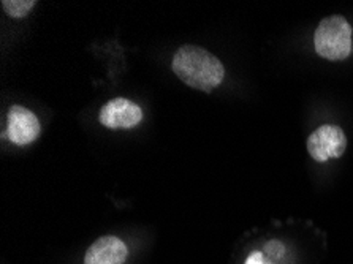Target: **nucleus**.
<instances>
[{
    "label": "nucleus",
    "instance_id": "3",
    "mask_svg": "<svg viewBox=\"0 0 353 264\" xmlns=\"http://www.w3.org/2000/svg\"><path fill=\"white\" fill-rule=\"evenodd\" d=\"M347 138L341 127L322 125L307 138V152L315 161L339 159L345 152Z\"/></svg>",
    "mask_w": 353,
    "mask_h": 264
},
{
    "label": "nucleus",
    "instance_id": "5",
    "mask_svg": "<svg viewBox=\"0 0 353 264\" xmlns=\"http://www.w3.org/2000/svg\"><path fill=\"white\" fill-rule=\"evenodd\" d=\"M143 119V111L127 99H113L101 108L99 121L108 128H133Z\"/></svg>",
    "mask_w": 353,
    "mask_h": 264
},
{
    "label": "nucleus",
    "instance_id": "7",
    "mask_svg": "<svg viewBox=\"0 0 353 264\" xmlns=\"http://www.w3.org/2000/svg\"><path fill=\"white\" fill-rule=\"evenodd\" d=\"M34 7H35L34 0H3L2 2L3 12L14 19L26 18Z\"/></svg>",
    "mask_w": 353,
    "mask_h": 264
},
{
    "label": "nucleus",
    "instance_id": "1",
    "mask_svg": "<svg viewBox=\"0 0 353 264\" xmlns=\"http://www.w3.org/2000/svg\"><path fill=\"white\" fill-rule=\"evenodd\" d=\"M173 72L185 85L212 92L225 78L222 62L200 46L184 45L173 56Z\"/></svg>",
    "mask_w": 353,
    "mask_h": 264
},
{
    "label": "nucleus",
    "instance_id": "4",
    "mask_svg": "<svg viewBox=\"0 0 353 264\" xmlns=\"http://www.w3.org/2000/svg\"><path fill=\"white\" fill-rule=\"evenodd\" d=\"M41 127L37 116L24 106L14 105L8 111L7 136L16 145L34 143L40 136Z\"/></svg>",
    "mask_w": 353,
    "mask_h": 264
},
{
    "label": "nucleus",
    "instance_id": "8",
    "mask_svg": "<svg viewBox=\"0 0 353 264\" xmlns=\"http://www.w3.org/2000/svg\"><path fill=\"white\" fill-rule=\"evenodd\" d=\"M244 264H270V263L265 260L263 253L261 252H252L248 258H245Z\"/></svg>",
    "mask_w": 353,
    "mask_h": 264
},
{
    "label": "nucleus",
    "instance_id": "6",
    "mask_svg": "<svg viewBox=\"0 0 353 264\" xmlns=\"http://www.w3.org/2000/svg\"><path fill=\"white\" fill-rule=\"evenodd\" d=\"M127 255V245L119 238L103 236L85 252L84 264H124Z\"/></svg>",
    "mask_w": 353,
    "mask_h": 264
},
{
    "label": "nucleus",
    "instance_id": "2",
    "mask_svg": "<svg viewBox=\"0 0 353 264\" xmlns=\"http://www.w3.org/2000/svg\"><path fill=\"white\" fill-rule=\"evenodd\" d=\"M314 46L326 61H344L352 51V27L341 14L325 18L314 35Z\"/></svg>",
    "mask_w": 353,
    "mask_h": 264
}]
</instances>
